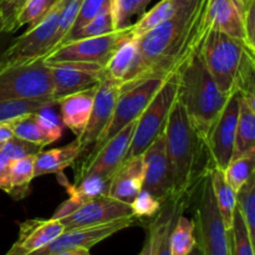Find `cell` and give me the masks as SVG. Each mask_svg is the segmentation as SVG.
Segmentation results:
<instances>
[{"mask_svg":"<svg viewBox=\"0 0 255 255\" xmlns=\"http://www.w3.org/2000/svg\"><path fill=\"white\" fill-rule=\"evenodd\" d=\"M207 0H188L176 15L137 37V56L120 91L147 79H167L201 45Z\"/></svg>","mask_w":255,"mask_h":255,"instance_id":"1","label":"cell"},{"mask_svg":"<svg viewBox=\"0 0 255 255\" xmlns=\"http://www.w3.org/2000/svg\"><path fill=\"white\" fill-rule=\"evenodd\" d=\"M166 149L174 184V198H187L209 164L208 149L194 129L183 105L176 99L166 126Z\"/></svg>","mask_w":255,"mask_h":255,"instance_id":"2","label":"cell"},{"mask_svg":"<svg viewBox=\"0 0 255 255\" xmlns=\"http://www.w3.org/2000/svg\"><path fill=\"white\" fill-rule=\"evenodd\" d=\"M177 99L207 146L212 129L229 96L219 90L199 54V46L177 69Z\"/></svg>","mask_w":255,"mask_h":255,"instance_id":"3","label":"cell"},{"mask_svg":"<svg viewBox=\"0 0 255 255\" xmlns=\"http://www.w3.org/2000/svg\"><path fill=\"white\" fill-rule=\"evenodd\" d=\"M199 54L219 90L229 96L234 91L254 95L255 51L243 41L224 32L209 30L199 45Z\"/></svg>","mask_w":255,"mask_h":255,"instance_id":"4","label":"cell"},{"mask_svg":"<svg viewBox=\"0 0 255 255\" xmlns=\"http://www.w3.org/2000/svg\"><path fill=\"white\" fill-rule=\"evenodd\" d=\"M197 248L201 255H231L228 231L223 223L212 186L211 166L199 177L187 198Z\"/></svg>","mask_w":255,"mask_h":255,"instance_id":"5","label":"cell"},{"mask_svg":"<svg viewBox=\"0 0 255 255\" xmlns=\"http://www.w3.org/2000/svg\"><path fill=\"white\" fill-rule=\"evenodd\" d=\"M39 99H52L51 76L44 57L0 66V101Z\"/></svg>","mask_w":255,"mask_h":255,"instance_id":"6","label":"cell"},{"mask_svg":"<svg viewBox=\"0 0 255 255\" xmlns=\"http://www.w3.org/2000/svg\"><path fill=\"white\" fill-rule=\"evenodd\" d=\"M177 87H178L177 74L173 72L164 80L158 91L154 94L151 101L136 120L131 143L125 161L141 156L148 148L149 144L157 138V136L163 131L169 111L177 99Z\"/></svg>","mask_w":255,"mask_h":255,"instance_id":"7","label":"cell"},{"mask_svg":"<svg viewBox=\"0 0 255 255\" xmlns=\"http://www.w3.org/2000/svg\"><path fill=\"white\" fill-rule=\"evenodd\" d=\"M132 25V24H131ZM131 25L116 29L100 36L67 41L60 44L44 56L45 64L57 62H89L105 66L117 47L132 36Z\"/></svg>","mask_w":255,"mask_h":255,"instance_id":"8","label":"cell"},{"mask_svg":"<svg viewBox=\"0 0 255 255\" xmlns=\"http://www.w3.org/2000/svg\"><path fill=\"white\" fill-rule=\"evenodd\" d=\"M64 0L47 12L40 21L31 25L26 31L14 40L0 56V66L44 57L51 50Z\"/></svg>","mask_w":255,"mask_h":255,"instance_id":"9","label":"cell"},{"mask_svg":"<svg viewBox=\"0 0 255 255\" xmlns=\"http://www.w3.org/2000/svg\"><path fill=\"white\" fill-rule=\"evenodd\" d=\"M166 79H147L134 86L120 91L109 126L90 152L100 148L127 125L136 121ZM89 152V153H90Z\"/></svg>","mask_w":255,"mask_h":255,"instance_id":"10","label":"cell"},{"mask_svg":"<svg viewBox=\"0 0 255 255\" xmlns=\"http://www.w3.org/2000/svg\"><path fill=\"white\" fill-rule=\"evenodd\" d=\"M134 124L136 121L127 125L124 129L115 134L100 148L87 153V157L81 162L77 172H75V182L92 174L112 178L126 158Z\"/></svg>","mask_w":255,"mask_h":255,"instance_id":"11","label":"cell"},{"mask_svg":"<svg viewBox=\"0 0 255 255\" xmlns=\"http://www.w3.org/2000/svg\"><path fill=\"white\" fill-rule=\"evenodd\" d=\"M239 91H234L229 95L226 106L222 110L207 141L209 164L211 167L222 171L226 169L233 158L239 115Z\"/></svg>","mask_w":255,"mask_h":255,"instance_id":"12","label":"cell"},{"mask_svg":"<svg viewBox=\"0 0 255 255\" xmlns=\"http://www.w3.org/2000/svg\"><path fill=\"white\" fill-rule=\"evenodd\" d=\"M143 157V186L142 189L166 203L174 198V184L171 164L166 149L164 129L142 153Z\"/></svg>","mask_w":255,"mask_h":255,"instance_id":"13","label":"cell"},{"mask_svg":"<svg viewBox=\"0 0 255 255\" xmlns=\"http://www.w3.org/2000/svg\"><path fill=\"white\" fill-rule=\"evenodd\" d=\"M134 222L136 219L133 217H128V218L119 219L111 223L89 227V228L65 229L47 246L29 255H56L75 248L91 249L92 247L101 243L102 241L110 238L114 234L129 228Z\"/></svg>","mask_w":255,"mask_h":255,"instance_id":"14","label":"cell"},{"mask_svg":"<svg viewBox=\"0 0 255 255\" xmlns=\"http://www.w3.org/2000/svg\"><path fill=\"white\" fill-rule=\"evenodd\" d=\"M119 95L120 82L115 81L102 72L101 80L97 85L96 94H95L89 122L81 134L77 136V141L82 148V154L99 141L105 129L107 128Z\"/></svg>","mask_w":255,"mask_h":255,"instance_id":"15","label":"cell"},{"mask_svg":"<svg viewBox=\"0 0 255 255\" xmlns=\"http://www.w3.org/2000/svg\"><path fill=\"white\" fill-rule=\"evenodd\" d=\"M128 217H133L129 204L110 196H100L79 204L71 213L59 221L65 229H77L101 226Z\"/></svg>","mask_w":255,"mask_h":255,"instance_id":"16","label":"cell"},{"mask_svg":"<svg viewBox=\"0 0 255 255\" xmlns=\"http://www.w3.org/2000/svg\"><path fill=\"white\" fill-rule=\"evenodd\" d=\"M52 81V99L56 100L75 92L95 87L101 80L104 66L89 62L46 64Z\"/></svg>","mask_w":255,"mask_h":255,"instance_id":"17","label":"cell"},{"mask_svg":"<svg viewBox=\"0 0 255 255\" xmlns=\"http://www.w3.org/2000/svg\"><path fill=\"white\" fill-rule=\"evenodd\" d=\"M252 0H207L201 22L203 36L209 30H217L241 40L247 45L244 14L247 5Z\"/></svg>","mask_w":255,"mask_h":255,"instance_id":"18","label":"cell"},{"mask_svg":"<svg viewBox=\"0 0 255 255\" xmlns=\"http://www.w3.org/2000/svg\"><path fill=\"white\" fill-rule=\"evenodd\" d=\"M65 231L59 219H27L19 224V236L4 255H29L54 241Z\"/></svg>","mask_w":255,"mask_h":255,"instance_id":"19","label":"cell"},{"mask_svg":"<svg viewBox=\"0 0 255 255\" xmlns=\"http://www.w3.org/2000/svg\"><path fill=\"white\" fill-rule=\"evenodd\" d=\"M187 198L172 199L163 203L158 214L146 224V238L138 255H157L162 239L173 228L177 217L187 209Z\"/></svg>","mask_w":255,"mask_h":255,"instance_id":"20","label":"cell"},{"mask_svg":"<svg viewBox=\"0 0 255 255\" xmlns=\"http://www.w3.org/2000/svg\"><path fill=\"white\" fill-rule=\"evenodd\" d=\"M143 186V157L137 156L124 161L110 183L109 196L131 204Z\"/></svg>","mask_w":255,"mask_h":255,"instance_id":"21","label":"cell"},{"mask_svg":"<svg viewBox=\"0 0 255 255\" xmlns=\"http://www.w3.org/2000/svg\"><path fill=\"white\" fill-rule=\"evenodd\" d=\"M96 89L97 86L90 87L84 91L75 92L56 100V104L60 107L62 125L71 129L76 136L81 134L89 122Z\"/></svg>","mask_w":255,"mask_h":255,"instance_id":"22","label":"cell"},{"mask_svg":"<svg viewBox=\"0 0 255 255\" xmlns=\"http://www.w3.org/2000/svg\"><path fill=\"white\" fill-rule=\"evenodd\" d=\"M82 154L77 138L60 148L41 151L35 157V178L45 174H61L64 169L72 166Z\"/></svg>","mask_w":255,"mask_h":255,"instance_id":"23","label":"cell"},{"mask_svg":"<svg viewBox=\"0 0 255 255\" xmlns=\"http://www.w3.org/2000/svg\"><path fill=\"white\" fill-rule=\"evenodd\" d=\"M241 94V92H239ZM255 149V96L242 95L239 100V115L237 124L236 144L233 158L244 156ZM232 158V159H233Z\"/></svg>","mask_w":255,"mask_h":255,"instance_id":"24","label":"cell"},{"mask_svg":"<svg viewBox=\"0 0 255 255\" xmlns=\"http://www.w3.org/2000/svg\"><path fill=\"white\" fill-rule=\"evenodd\" d=\"M188 0H161L151 10L143 12L134 24L131 25L132 37L142 36L149 30L171 19Z\"/></svg>","mask_w":255,"mask_h":255,"instance_id":"25","label":"cell"},{"mask_svg":"<svg viewBox=\"0 0 255 255\" xmlns=\"http://www.w3.org/2000/svg\"><path fill=\"white\" fill-rule=\"evenodd\" d=\"M211 176L219 213L223 219L226 229L231 231L232 226H233L234 212L237 208V192L227 183L222 169L211 167Z\"/></svg>","mask_w":255,"mask_h":255,"instance_id":"26","label":"cell"},{"mask_svg":"<svg viewBox=\"0 0 255 255\" xmlns=\"http://www.w3.org/2000/svg\"><path fill=\"white\" fill-rule=\"evenodd\" d=\"M137 39L128 37L111 55L104 66V74L121 84L131 70L137 56Z\"/></svg>","mask_w":255,"mask_h":255,"instance_id":"27","label":"cell"},{"mask_svg":"<svg viewBox=\"0 0 255 255\" xmlns=\"http://www.w3.org/2000/svg\"><path fill=\"white\" fill-rule=\"evenodd\" d=\"M35 157L14 159L10 162V191L9 196L14 199H22L29 194L30 183L35 178Z\"/></svg>","mask_w":255,"mask_h":255,"instance_id":"28","label":"cell"},{"mask_svg":"<svg viewBox=\"0 0 255 255\" xmlns=\"http://www.w3.org/2000/svg\"><path fill=\"white\" fill-rule=\"evenodd\" d=\"M171 255H189L196 248L197 241L194 237V226L192 219L183 213L177 217L174 226L168 236Z\"/></svg>","mask_w":255,"mask_h":255,"instance_id":"29","label":"cell"},{"mask_svg":"<svg viewBox=\"0 0 255 255\" xmlns=\"http://www.w3.org/2000/svg\"><path fill=\"white\" fill-rule=\"evenodd\" d=\"M255 149L244 156L233 158L223 171L227 183L236 192H238L247 182L254 176Z\"/></svg>","mask_w":255,"mask_h":255,"instance_id":"30","label":"cell"},{"mask_svg":"<svg viewBox=\"0 0 255 255\" xmlns=\"http://www.w3.org/2000/svg\"><path fill=\"white\" fill-rule=\"evenodd\" d=\"M115 25H114V17H112L111 6L109 9L104 10L100 12L99 15L87 21L84 26L80 29L75 30V31L69 32L64 39L60 41V44H64L67 41H74V40L85 39V37H92V36H100V35L109 34V32L114 31ZM59 44V45H60ZM57 45V46H59Z\"/></svg>","mask_w":255,"mask_h":255,"instance_id":"31","label":"cell"},{"mask_svg":"<svg viewBox=\"0 0 255 255\" xmlns=\"http://www.w3.org/2000/svg\"><path fill=\"white\" fill-rule=\"evenodd\" d=\"M237 208L243 218L249 238L255 243V176L237 192Z\"/></svg>","mask_w":255,"mask_h":255,"instance_id":"32","label":"cell"},{"mask_svg":"<svg viewBox=\"0 0 255 255\" xmlns=\"http://www.w3.org/2000/svg\"><path fill=\"white\" fill-rule=\"evenodd\" d=\"M52 104L56 105L52 99L0 101V122H9L24 115L35 114L42 107Z\"/></svg>","mask_w":255,"mask_h":255,"instance_id":"33","label":"cell"},{"mask_svg":"<svg viewBox=\"0 0 255 255\" xmlns=\"http://www.w3.org/2000/svg\"><path fill=\"white\" fill-rule=\"evenodd\" d=\"M229 249L231 255H254V243L249 238L248 231L243 218L236 208L233 218V226L228 231Z\"/></svg>","mask_w":255,"mask_h":255,"instance_id":"34","label":"cell"},{"mask_svg":"<svg viewBox=\"0 0 255 255\" xmlns=\"http://www.w3.org/2000/svg\"><path fill=\"white\" fill-rule=\"evenodd\" d=\"M54 106L55 104L47 105V106L42 107L39 111L35 112V119H36L37 125H39L40 129L44 134L46 146L60 139V137L62 136V129H64L61 117L55 111Z\"/></svg>","mask_w":255,"mask_h":255,"instance_id":"35","label":"cell"},{"mask_svg":"<svg viewBox=\"0 0 255 255\" xmlns=\"http://www.w3.org/2000/svg\"><path fill=\"white\" fill-rule=\"evenodd\" d=\"M152 0H111V11L115 29L131 25L133 15H142Z\"/></svg>","mask_w":255,"mask_h":255,"instance_id":"36","label":"cell"},{"mask_svg":"<svg viewBox=\"0 0 255 255\" xmlns=\"http://www.w3.org/2000/svg\"><path fill=\"white\" fill-rule=\"evenodd\" d=\"M9 124L15 137L41 144L42 147L46 146L44 134H42L41 129H40L39 125L36 122V119H35V114L20 116L17 119L9 121Z\"/></svg>","mask_w":255,"mask_h":255,"instance_id":"37","label":"cell"},{"mask_svg":"<svg viewBox=\"0 0 255 255\" xmlns=\"http://www.w3.org/2000/svg\"><path fill=\"white\" fill-rule=\"evenodd\" d=\"M60 0H26L16 19V30L22 25H34L51 11Z\"/></svg>","mask_w":255,"mask_h":255,"instance_id":"38","label":"cell"},{"mask_svg":"<svg viewBox=\"0 0 255 255\" xmlns=\"http://www.w3.org/2000/svg\"><path fill=\"white\" fill-rule=\"evenodd\" d=\"M129 206H131L132 216L137 221V219H151L156 217L161 211L163 203L146 189H141Z\"/></svg>","mask_w":255,"mask_h":255,"instance_id":"39","label":"cell"},{"mask_svg":"<svg viewBox=\"0 0 255 255\" xmlns=\"http://www.w3.org/2000/svg\"><path fill=\"white\" fill-rule=\"evenodd\" d=\"M42 148L44 147L41 144L25 141V139L17 138V137L14 136L2 144L1 152L6 154L11 161H14V159L25 158V157L29 156H36L42 151Z\"/></svg>","mask_w":255,"mask_h":255,"instance_id":"40","label":"cell"},{"mask_svg":"<svg viewBox=\"0 0 255 255\" xmlns=\"http://www.w3.org/2000/svg\"><path fill=\"white\" fill-rule=\"evenodd\" d=\"M111 6V0H84L70 32L84 26L87 21Z\"/></svg>","mask_w":255,"mask_h":255,"instance_id":"41","label":"cell"},{"mask_svg":"<svg viewBox=\"0 0 255 255\" xmlns=\"http://www.w3.org/2000/svg\"><path fill=\"white\" fill-rule=\"evenodd\" d=\"M26 0H0V21L2 32L16 30V19Z\"/></svg>","mask_w":255,"mask_h":255,"instance_id":"42","label":"cell"},{"mask_svg":"<svg viewBox=\"0 0 255 255\" xmlns=\"http://www.w3.org/2000/svg\"><path fill=\"white\" fill-rule=\"evenodd\" d=\"M244 30H246V40L249 49L255 51V0H252L247 5L244 14Z\"/></svg>","mask_w":255,"mask_h":255,"instance_id":"43","label":"cell"},{"mask_svg":"<svg viewBox=\"0 0 255 255\" xmlns=\"http://www.w3.org/2000/svg\"><path fill=\"white\" fill-rule=\"evenodd\" d=\"M10 162L11 159L0 152V189L5 193L10 191Z\"/></svg>","mask_w":255,"mask_h":255,"instance_id":"44","label":"cell"},{"mask_svg":"<svg viewBox=\"0 0 255 255\" xmlns=\"http://www.w3.org/2000/svg\"><path fill=\"white\" fill-rule=\"evenodd\" d=\"M11 137H14V133L9 122H0V143L4 144Z\"/></svg>","mask_w":255,"mask_h":255,"instance_id":"45","label":"cell"},{"mask_svg":"<svg viewBox=\"0 0 255 255\" xmlns=\"http://www.w3.org/2000/svg\"><path fill=\"white\" fill-rule=\"evenodd\" d=\"M56 255H91L90 254V249L87 248H75L71 251L62 252V253Z\"/></svg>","mask_w":255,"mask_h":255,"instance_id":"46","label":"cell"},{"mask_svg":"<svg viewBox=\"0 0 255 255\" xmlns=\"http://www.w3.org/2000/svg\"><path fill=\"white\" fill-rule=\"evenodd\" d=\"M189 255H201V253H199V251H198V248H197V246H196V248L193 249V251L191 252V254Z\"/></svg>","mask_w":255,"mask_h":255,"instance_id":"47","label":"cell"},{"mask_svg":"<svg viewBox=\"0 0 255 255\" xmlns=\"http://www.w3.org/2000/svg\"><path fill=\"white\" fill-rule=\"evenodd\" d=\"M2 32V29H1V21H0V34Z\"/></svg>","mask_w":255,"mask_h":255,"instance_id":"48","label":"cell"},{"mask_svg":"<svg viewBox=\"0 0 255 255\" xmlns=\"http://www.w3.org/2000/svg\"><path fill=\"white\" fill-rule=\"evenodd\" d=\"M1 148H2V144L0 143V152H1Z\"/></svg>","mask_w":255,"mask_h":255,"instance_id":"49","label":"cell"},{"mask_svg":"<svg viewBox=\"0 0 255 255\" xmlns=\"http://www.w3.org/2000/svg\"><path fill=\"white\" fill-rule=\"evenodd\" d=\"M246 1H249V0H246Z\"/></svg>","mask_w":255,"mask_h":255,"instance_id":"50","label":"cell"}]
</instances>
